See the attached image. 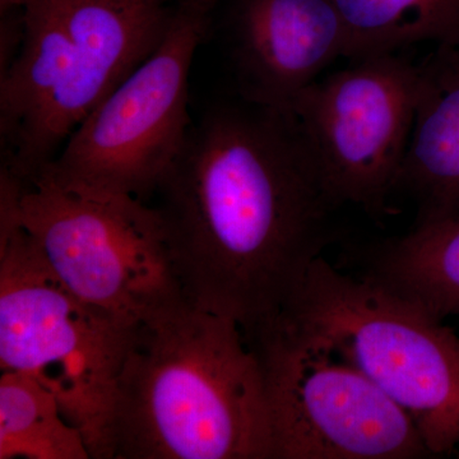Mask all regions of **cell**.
Masks as SVG:
<instances>
[{
	"instance_id": "6da1fadb",
	"label": "cell",
	"mask_w": 459,
	"mask_h": 459,
	"mask_svg": "<svg viewBox=\"0 0 459 459\" xmlns=\"http://www.w3.org/2000/svg\"><path fill=\"white\" fill-rule=\"evenodd\" d=\"M148 204L183 295L246 338L274 322L331 241L337 205L289 108H208Z\"/></svg>"
},
{
	"instance_id": "7a4b0ae2",
	"label": "cell",
	"mask_w": 459,
	"mask_h": 459,
	"mask_svg": "<svg viewBox=\"0 0 459 459\" xmlns=\"http://www.w3.org/2000/svg\"><path fill=\"white\" fill-rule=\"evenodd\" d=\"M110 444L113 459H272L264 379L240 325L184 295L140 320Z\"/></svg>"
},
{
	"instance_id": "3957f363",
	"label": "cell",
	"mask_w": 459,
	"mask_h": 459,
	"mask_svg": "<svg viewBox=\"0 0 459 459\" xmlns=\"http://www.w3.org/2000/svg\"><path fill=\"white\" fill-rule=\"evenodd\" d=\"M178 0H27L0 75L3 162L29 179L164 39Z\"/></svg>"
},
{
	"instance_id": "277c9868",
	"label": "cell",
	"mask_w": 459,
	"mask_h": 459,
	"mask_svg": "<svg viewBox=\"0 0 459 459\" xmlns=\"http://www.w3.org/2000/svg\"><path fill=\"white\" fill-rule=\"evenodd\" d=\"M376 383L431 455L459 448V336L424 307L319 256L279 318Z\"/></svg>"
},
{
	"instance_id": "5b68a950",
	"label": "cell",
	"mask_w": 459,
	"mask_h": 459,
	"mask_svg": "<svg viewBox=\"0 0 459 459\" xmlns=\"http://www.w3.org/2000/svg\"><path fill=\"white\" fill-rule=\"evenodd\" d=\"M135 325L57 279L18 219L13 186L0 181V370L49 389L83 434L91 459H113L115 385Z\"/></svg>"
},
{
	"instance_id": "8992f818",
	"label": "cell",
	"mask_w": 459,
	"mask_h": 459,
	"mask_svg": "<svg viewBox=\"0 0 459 459\" xmlns=\"http://www.w3.org/2000/svg\"><path fill=\"white\" fill-rule=\"evenodd\" d=\"M217 2L178 0L159 47L77 126L40 172L68 188L150 201L192 128L190 69L213 31Z\"/></svg>"
},
{
	"instance_id": "52a82bcc",
	"label": "cell",
	"mask_w": 459,
	"mask_h": 459,
	"mask_svg": "<svg viewBox=\"0 0 459 459\" xmlns=\"http://www.w3.org/2000/svg\"><path fill=\"white\" fill-rule=\"evenodd\" d=\"M2 169L13 183L18 219L78 298L135 325L183 295L148 202L68 188L44 172L21 179Z\"/></svg>"
},
{
	"instance_id": "ba28073f",
	"label": "cell",
	"mask_w": 459,
	"mask_h": 459,
	"mask_svg": "<svg viewBox=\"0 0 459 459\" xmlns=\"http://www.w3.org/2000/svg\"><path fill=\"white\" fill-rule=\"evenodd\" d=\"M247 341L264 379L272 459L431 455L409 413L333 352L279 319Z\"/></svg>"
},
{
	"instance_id": "9c48e42d",
	"label": "cell",
	"mask_w": 459,
	"mask_h": 459,
	"mask_svg": "<svg viewBox=\"0 0 459 459\" xmlns=\"http://www.w3.org/2000/svg\"><path fill=\"white\" fill-rule=\"evenodd\" d=\"M419 95V65L401 54L356 60L314 81L289 110L337 207L385 212L397 189Z\"/></svg>"
},
{
	"instance_id": "30bf717a",
	"label": "cell",
	"mask_w": 459,
	"mask_h": 459,
	"mask_svg": "<svg viewBox=\"0 0 459 459\" xmlns=\"http://www.w3.org/2000/svg\"><path fill=\"white\" fill-rule=\"evenodd\" d=\"M221 29L238 98L289 108L337 57L346 39L332 0H219Z\"/></svg>"
},
{
	"instance_id": "8fae6325",
	"label": "cell",
	"mask_w": 459,
	"mask_h": 459,
	"mask_svg": "<svg viewBox=\"0 0 459 459\" xmlns=\"http://www.w3.org/2000/svg\"><path fill=\"white\" fill-rule=\"evenodd\" d=\"M395 190L415 199L416 221L459 210V48L437 47L419 65L415 122Z\"/></svg>"
},
{
	"instance_id": "7c38bea8",
	"label": "cell",
	"mask_w": 459,
	"mask_h": 459,
	"mask_svg": "<svg viewBox=\"0 0 459 459\" xmlns=\"http://www.w3.org/2000/svg\"><path fill=\"white\" fill-rule=\"evenodd\" d=\"M368 277L439 319L459 318V210L416 221L406 235L377 247Z\"/></svg>"
},
{
	"instance_id": "4fadbf2b",
	"label": "cell",
	"mask_w": 459,
	"mask_h": 459,
	"mask_svg": "<svg viewBox=\"0 0 459 459\" xmlns=\"http://www.w3.org/2000/svg\"><path fill=\"white\" fill-rule=\"evenodd\" d=\"M342 22L344 57L398 53L431 41L459 48V0H332Z\"/></svg>"
},
{
	"instance_id": "5bb4252c",
	"label": "cell",
	"mask_w": 459,
	"mask_h": 459,
	"mask_svg": "<svg viewBox=\"0 0 459 459\" xmlns=\"http://www.w3.org/2000/svg\"><path fill=\"white\" fill-rule=\"evenodd\" d=\"M91 459L56 395L17 371L0 376V459Z\"/></svg>"
}]
</instances>
